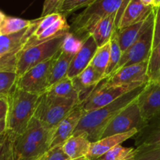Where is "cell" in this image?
I'll return each mask as SVG.
<instances>
[{
    "mask_svg": "<svg viewBox=\"0 0 160 160\" xmlns=\"http://www.w3.org/2000/svg\"><path fill=\"white\" fill-rule=\"evenodd\" d=\"M147 84L148 83L136 88L107 106L84 112L73 136L83 135L91 142L99 140L105 128L111 120L122 109L137 99Z\"/></svg>",
    "mask_w": 160,
    "mask_h": 160,
    "instance_id": "1",
    "label": "cell"
},
{
    "mask_svg": "<svg viewBox=\"0 0 160 160\" xmlns=\"http://www.w3.org/2000/svg\"><path fill=\"white\" fill-rule=\"evenodd\" d=\"M52 132L33 117L26 129L11 142L12 160H37L50 149Z\"/></svg>",
    "mask_w": 160,
    "mask_h": 160,
    "instance_id": "2",
    "label": "cell"
},
{
    "mask_svg": "<svg viewBox=\"0 0 160 160\" xmlns=\"http://www.w3.org/2000/svg\"><path fill=\"white\" fill-rule=\"evenodd\" d=\"M41 95L16 88L8 96L6 136L12 142L28 126L34 117Z\"/></svg>",
    "mask_w": 160,
    "mask_h": 160,
    "instance_id": "3",
    "label": "cell"
},
{
    "mask_svg": "<svg viewBox=\"0 0 160 160\" xmlns=\"http://www.w3.org/2000/svg\"><path fill=\"white\" fill-rule=\"evenodd\" d=\"M130 0H96L73 18L70 28L73 31L71 33L84 39L102 19L117 12L120 20Z\"/></svg>",
    "mask_w": 160,
    "mask_h": 160,
    "instance_id": "4",
    "label": "cell"
},
{
    "mask_svg": "<svg viewBox=\"0 0 160 160\" xmlns=\"http://www.w3.org/2000/svg\"><path fill=\"white\" fill-rule=\"evenodd\" d=\"M67 33L26 47L20 51L15 59V73L18 78L34 66L48 60L58 54L61 51Z\"/></svg>",
    "mask_w": 160,
    "mask_h": 160,
    "instance_id": "5",
    "label": "cell"
},
{
    "mask_svg": "<svg viewBox=\"0 0 160 160\" xmlns=\"http://www.w3.org/2000/svg\"><path fill=\"white\" fill-rule=\"evenodd\" d=\"M79 104L77 99L56 97L45 92L39 98L34 117L52 132Z\"/></svg>",
    "mask_w": 160,
    "mask_h": 160,
    "instance_id": "6",
    "label": "cell"
},
{
    "mask_svg": "<svg viewBox=\"0 0 160 160\" xmlns=\"http://www.w3.org/2000/svg\"><path fill=\"white\" fill-rule=\"evenodd\" d=\"M155 14H156V8H154L151 14L146 19L145 28L137 41L128 49L123 52L121 59L116 70L123 67L140 63L148 60L152 50Z\"/></svg>",
    "mask_w": 160,
    "mask_h": 160,
    "instance_id": "7",
    "label": "cell"
},
{
    "mask_svg": "<svg viewBox=\"0 0 160 160\" xmlns=\"http://www.w3.org/2000/svg\"><path fill=\"white\" fill-rule=\"evenodd\" d=\"M147 124L142 118L137 98L111 120L102 132L101 138L129 132L134 128L142 131Z\"/></svg>",
    "mask_w": 160,
    "mask_h": 160,
    "instance_id": "8",
    "label": "cell"
},
{
    "mask_svg": "<svg viewBox=\"0 0 160 160\" xmlns=\"http://www.w3.org/2000/svg\"><path fill=\"white\" fill-rule=\"evenodd\" d=\"M107 79V78H106ZM103 80L94 90L87 99L84 100L81 105L84 112L95 110L105 106L113 102L117 98H120L128 92L134 90L136 88L146 83H136L122 85H106V80Z\"/></svg>",
    "mask_w": 160,
    "mask_h": 160,
    "instance_id": "9",
    "label": "cell"
},
{
    "mask_svg": "<svg viewBox=\"0 0 160 160\" xmlns=\"http://www.w3.org/2000/svg\"><path fill=\"white\" fill-rule=\"evenodd\" d=\"M58 54L48 60L34 66L18 78L17 88L34 95H42L45 93L49 88L50 72L55 58Z\"/></svg>",
    "mask_w": 160,
    "mask_h": 160,
    "instance_id": "10",
    "label": "cell"
},
{
    "mask_svg": "<svg viewBox=\"0 0 160 160\" xmlns=\"http://www.w3.org/2000/svg\"><path fill=\"white\" fill-rule=\"evenodd\" d=\"M142 118L146 123L160 116V82L148 81L138 98Z\"/></svg>",
    "mask_w": 160,
    "mask_h": 160,
    "instance_id": "11",
    "label": "cell"
},
{
    "mask_svg": "<svg viewBox=\"0 0 160 160\" xmlns=\"http://www.w3.org/2000/svg\"><path fill=\"white\" fill-rule=\"evenodd\" d=\"M148 60L140 63L123 67L116 70L109 78L106 80V85H122L136 83H148Z\"/></svg>",
    "mask_w": 160,
    "mask_h": 160,
    "instance_id": "12",
    "label": "cell"
},
{
    "mask_svg": "<svg viewBox=\"0 0 160 160\" xmlns=\"http://www.w3.org/2000/svg\"><path fill=\"white\" fill-rule=\"evenodd\" d=\"M84 114L81 105H78L52 131L50 149L61 146L67 140L73 136V132Z\"/></svg>",
    "mask_w": 160,
    "mask_h": 160,
    "instance_id": "13",
    "label": "cell"
},
{
    "mask_svg": "<svg viewBox=\"0 0 160 160\" xmlns=\"http://www.w3.org/2000/svg\"><path fill=\"white\" fill-rule=\"evenodd\" d=\"M98 48L95 39L91 34L84 38L82 47L72 59L67 77L73 79L85 70L90 65Z\"/></svg>",
    "mask_w": 160,
    "mask_h": 160,
    "instance_id": "14",
    "label": "cell"
},
{
    "mask_svg": "<svg viewBox=\"0 0 160 160\" xmlns=\"http://www.w3.org/2000/svg\"><path fill=\"white\" fill-rule=\"evenodd\" d=\"M105 79L106 78L100 74L91 65L83 70L78 76L73 78V86L78 93L80 104L87 99L98 84Z\"/></svg>",
    "mask_w": 160,
    "mask_h": 160,
    "instance_id": "15",
    "label": "cell"
},
{
    "mask_svg": "<svg viewBox=\"0 0 160 160\" xmlns=\"http://www.w3.org/2000/svg\"><path fill=\"white\" fill-rule=\"evenodd\" d=\"M138 132V130L134 128L129 132L108 136L99 139L97 142H92L90 150L85 158L88 160L98 159L112 148L121 145V143L132 138Z\"/></svg>",
    "mask_w": 160,
    "mask_h": 160,
    "instance_id": "16",
    "label": "cell"
},
{
    "mask_svg": "<svg viewBox=\"0 0 160 160\" xmlns=\"http://www.w3.org/2000/svg\"><path fill=\"white\" fill-rule=\"evenodd\" d=\"M152 6H145L141 0H130L117 26V31L123 30L131 25L145 20L152 12Z\"/></svg>",
    "mask_w": 160,
    "mask_h": 160,
    "instance_id": "17",
    "label": "cell"
},
{
    "mask_svg": "<svg viewBox=\"0 0 160 160\" xmlns=\"http://www.w3.org/2000/svg\"><path fill=\"white\" fill-rule=\"evenodd\" d=\"M118 20L119 14L117 12L102 19L94 26L89 34L94 38L98 48L110 42L111 38L117 29Z\"/></svg>",
    "mask_w": 160,
    "mask_h": 160,
    "instance_id": "18",
    "label": "cell"
},
{
    "mask_svg": "<svg viewBox=\"0 0 160 160\" xmlns=\"http://www.w3.org/2000/svg\"><path fill=\"white\" fill-rule=\"evenodd\" d=\"M92 142L83 135L70 137L61 146L70 160L86 157L90 150Z\"/></svg>",
    "mask_w": 160,
    "mask_h": 160,
    "instance_id": "19",
    "label": "cell"
},
{
    "mask_svg": "<svg viewBox=\"0 0 160 160\" xmlns=\"http://www.w3.org/2000/svg\"><path fill=\"white\" fill-rule=\"evenodd\" d=\"M70 26L67 23L66 17L64 15H62L59 20H56L54 23H52L45 31H44L42 34L36 36V37L31 36L28 39V42L26 43L24 48L31 46L32 45H35V44L41 43V42H43L45 41L49 40V39L57 37L60 34L70 32Z\"/></svg>",
    "mask_w": 160,
    "mask_h": 160,
    "instance_id": "20",
    "label": "cell"
},
{
    "mask_svg": "<svg viewBox=\"0 0 160 160\" xmlns=\"http://www.w3.org/2000/svg\"><path fill=\"white\" fill-rule=\"evenodd\" d=\"M73 55L60 51L55 58L49 77V88L67 76L68 70L73 58Z\"/></svg>",
    "mask_w": 160,
    "mask_h": 160,
    "instance_id": "21",
    "label": "cell"
},
{
    "mask_svg": "<svg viewBox=\"0 0 160 160\" xmlns=\"http://www.w3.org/2000/svg\"><path fill=\"white\" fill-rule=\"evenodd\" d=\"M146 19L137 23L131 25L124 29L120 30L119 31H117V34H118L119 44H120L122 52H124L137 41L145 28Z\"/></svg>",
    "mask_w": 160,
    "mask_h": 160,
    "instance_id": "22",
    "label": "cell"
},
{
    "mask_svg": "<svg viewBox=\"0 0 160 160\" xmlns=\"http://www.w3.org/2000/svg\"><path fill=\"white\" fill-rule=\"evenodd\" d=\"M142 131L138 146L147 145L160 148V116L151 120Z\"/></svg>",
    "mask_w": 160,
    "mask_h": 160,
    "instance_id": "23",
    "label": "cell"
},
{
    "mask_svg": "<svg viewBox=\"0 0 160 160\" xmlns=\"http://www.w3.org/2000/svg\"><path fill=\"white\" fill-rule=\"evenodd\" d=\"M46 92L53 96L73 98L79 101V96H78V92L73 86V80L67 76L52 85Z\"/></svg>",
    "mask_w": 160,
    "mask_h": 160,
    "instance_id": "24",
    "label": "cell"
},
{
    "mask_svg": "<svg viewBox=\"0 0 160 160\" xmlns=\"http://www.w3.org/2000/svg\"><path fill=\"white\" fill-rule=\"evenodd\" d=\"M109 55H110V42L106 43L103 46L98 48L90 63V65L95 70H96L105 78H106V71L109 62Z\"/></svg>",
    "mask_w": 160,
    "mask_h": 160,
    "instance_id": "25",
    "label": "cell"
},
{
    "mask_svg": "<svg viewBox=\"0 0 160 160\" xmlns=\"http://www.w3.org/2000/svg\"><path fill=\"white\" fill-rule=\"evenodd\" d=\"M122 50L120 48L118 41V34L116 30L110 39V55H109V62L107 70L106 71V77L109 78L117 69L119 62L122 57Z\"/></svg>",
    "mask_w": 160,
    "mask_h": 160,
    "instance_id": "26",
    "label": "cell"
},
{
    "mask_svg": "<svg viewBox=\"0 0 160 160\" xmlns=\"http://www.w3.org/2000/svg\"><path fill=\"white\" fill-rule=\"evenodd\" d=\"M33 20H24V19L6 16L2 23L0 26V33H1V35H4V34L19 32V31L26 29L27 28L31 26Z\"/></svg>",
    "mask_w": 160,
    "mask_h": 160,
    "instance_id": "27",
    "label": "cell"
},
{
    "mask_svg": "<svg viewBox=\"0 0 160 160\" xmlns=\"http://www.w3.org/2000/svg\"><path fill=\"white\" fill-rule=\"evenodd\" d=\"M138 148L123 147L121 145L114 147L100 157L99 160H134L137 156Z\"/></svg>",
    "mask_w": 160,
    "mask_h": 160,
    "instance_id": "28",
    "label": "cell"
},
{
    "mask_svg": "<svg viewBox=\"0 0 160 160\" xmlns=\"http://www.w3.org/2000/svg\"><path fill=\"white\" fill-rule=\"evenodd\" d=\"M17 80L15 72L0 71V97L8 98L17 87Z\"/></svg>",
    "mask_w": 160,
    "mask_h": 160,
    "instance_id": "29",
    "label": "cell"
},
{
    "mask_svg": "<svg viewBox=\"0 0 160 160\" xmlns=\"http://www.w3.org/2000/svg\"><path fill=\"white\" fill-rule=\"evenodd\" d=\"M148 74L149 81H156L160 74V42L152 48L148 59Z\"/></svg>",
    "mask_w": 160,
    "mask_h": 160,
    "instance_id": "30",
    "label": "cell"
},
{
    "mask_svg": "<svg viewBox=\"0 0 160 160\" xmlns=\"http://www.w3.org/2000/svg\"><path fill=\"white\" fill-rule=\"evenodd\" d=\"M83 42H84V39L80 38L73 33H67L62 43L61 51L67 54L75 56L82 47Z\"/></svg>",
    "mask_w": 160,
    "mask_h": 160,
    "instance_id": "31",
    "label": "cell"
},
{
    "mask_svg": "<svg viewBox=\"0 0 160 160\" xmlns=\"http://www.w3.org/2000/svg\"><path fill=\"white\" fill-rule=\"evenodd\" d=\"M95 1L96 0H65L59 9V12L66 17L81 8H87Z\"/></svg>",
    "mask_w": 160,
    "mask_h": 160,
    "instance_id": "32",
    "label": "cell"
},
{
    "mask_svg": "<svg viewBox=\"0 0 160 160\" xmlns=\"http://www.w3.org/2000/svg\"><path fill=\"white\" fill-rule=\"evenodd\" d=\"M134 160H160V148L156 146L139 145Z\"/></svg>",
    "mask_w": 160,
    "mask_h": 160,
    "instance_id": "33",
    "label": "cell"
},
{
    "mask_svg": "<svg viewBox=\"0 0 160 160\" xmlns=\"http://www.w3.org/2000/svg\"><path fill=\"white\" fill-rule=\"evenodd\" d=\"M62 15V14L59 13V12H54V13L49 14V15L42 17V20L39 22L38 25L37 26L35 31H34V33H33L31 36L32 37H36V36L42 34L44 31H45L47 28H49L56 20H59Z\"/></svg>",
    "mask_w": 160,
    "mask_h": 160,
    "instance_id": "34",
    "label": "cell"
},
{
    "mask_svg": "<svg viewBox=\"0 0 160 160\" xmlns=\"http://www.w3.org/2000/svg\"><path fill=\"white\" fill-rule=\"evenodd\" d=\"M64 1L65 0H45L41 17H44L54 12H59Z\"/></svg>",
    "mask_w": 160,
    "mask_h": 160,
    "instance_id": "35",
    "label": "cell"
},
{
    "mask_svg": "<svg viewBox=\"0 0 160 160\" xmlns=\"http://www.w3.org/2000/svg\"><path fill=\"white\" fill-rule=\"evenodd\" d=\"M45 160H70V159L65 154L62 146H57L48 150Z\"/></svg>",
    "mask_w": 160,
    "mask_h": 160,
    "instance_id": "36",
    "label": "cell"
},
{
    "mask_svg": "<svg viewBox=\"0 0 160 160\" xmlns=\"http://www.w3.org/2000/svg\"><path fill=\"white\" fill-rule=\"evenodd\" d=\"M160 42V6L156 8L154 23V37H153L152 48Z\"/></svg>",
    "mask_w": 160,
    "mask_h": 160,
    "instance_id": "37",
    "label": "cell"
},
{
    "mask_svg": "<svg viewBox=\"0 0 160 160\" xmlns=\"http://www.w3.org/2000/svg\"><path fill=\"white\" fill-rule=\"evenodd\" d=\"M8 98L0 97V121L6 120L8 112Z\"/></svg>",
    "mask_w": 160,
    "mask_h": 160,
    "instance_id": "38",
    "label": "cell"
},
{
    "mask_svg": "<svg viewBox=\"0 0 160 160\" xmlns=\"http://www.w3.org/2000/svg\"><path fill=\"white\" fill-rule=\"evenodd\" d=\"M6 136L4 138L0 139V160L2 158L3 154H4L5 148H6Z\"/></svg>",
    "mask_w": 160,
    "mask_h": 160,
    "instance_id": "39",
    "label": "cell"
},
{
    "mask_svg": "<svg viewBox=\"0 0 160 160\" xmlns=\"http://www.w3.org/2000/svg\"><path fill=\"white\" fill-rule=\"evenodd\" d=\"M141 1H142V2L143 3L144 5H145V6H153V3H154L155 0H141Z\"/></svg>",
    "mask_w": 160,
    "mask_h": 160,
    "instance_id": "40",
    "label": "cell"
},
{
    "mask_svg": "<svg viewBox=\"0 0 160 160\" xmlns=\"http://www.w3.org/2000/svg\"><path fill=\"white\" fill-rule=\"evenodd\" d=\"M6 17V16L5 15V14L3 13L2 12H1V11H0V26H1V24L2 23L3 20H5Z\"/></svg>",
    "mask_w": 160,
    "mask_h": 160,
    "instance_id": "41",
    "label": "cell"
},
{
    "mask_svg": "<svg viewBox=\"0 0 160 160\" xmlns=\"http://www.w3.org/2000/svg\"><path fill=\"white\" fill-rule=\"evenodd\" d=\"M160 6V0H155L154 3H153V7L157 8Z\"/></svg>",
    "mask_w": 160,
    "mask_h": 160,
    "instance_id": "42",
    "label": "cell"
},
{
    "mask_svg": "<svg viewBox=\"0 0 160 160\" xmlns=\"http://www.w3.org/2000/svg\"><path fill=\"white\" fill-rule=\"evenodd\" d=\"M45 156H46V153H45V154L44 155V156H42V157H40V158H39V159H38L37 160H45Z\"/></svg>",
    "mask_w": 160,
    "mask_h": 160,
    "instance_id": "43",
    "label": "cell"
},
{
    "mask_svg": "<svg viewBox=\"0 0 160 160\" xmlns=\"http://www.w3.org/2000/svg\"><path fill=\"white\" fill-rule=\"evenodd\" d=\"M5 137H6V134H1V133H0V139L4 138Z\"/></svg>",
    "mask_w": 160,
    "mask_h": 160,
    "instance_id": "44",
    "label": "cell"
},
{
    "mask_svg": "<svg viewBox=\"0 0 160 160\" xmlns=\"http://www.w3.org/2000/svg\"><path fill=\"white\" fill-rule=\"evenodd\" d=\"M73 160H88V159H86L85 157H84V158H81V159H73Z\"/></svg>",
    "mask_w": 160,
    "mask_h": 160,
    "instance_id": "45",
    "label": "cell"
},
{
    "mask_svg": "<svg viewBox=\"0 0 160 160\" xmlns=\"http://www.w3.org/2000/svg\"><path fill=\"white\" fill-rule=\"evenodd\" d=\"M156 81H159V82H160V74H159V78H158V80Z\"/></svg>",
    "mask_w": 160,
    "mask_h": 160,
    "instance_id": "46",
    "label": "cell"
},
{
    "mask_svg": "<svg viewBox=\"0 0 160 160\" xmlns=\"http://www.w3.org/2000/svg\"><path fill=\"white\" fill-rule=\"evenodd\" d=\"M2 57V56H1V55H0V58H1Z\"/></svg>",
    "mask_w": 160,
    "mask_h": 160,
    "instance_id": "47",
    "label": "cell"
},
{
    "mask_svg": "<svg viewBox=\"0 0 160 160\" xmlns=\"http://www.w3.org/2000/svg\"><path fill=\"white\" fill-rule=\"evenodd\" d=\"M95 160H99V159H95Z\"/></svg>",
    "mask_w": 160,
    "mask_h": 160,
    "instance_id": "48",
    "label": "cell"
},
{
    "mask_svg": "<svg viewBox=\"0 0 160 160\" xmlns=\"http://www.w3.org/2000/svg\"><path fill=\"white\" fill-rule=\"evenodd\" d=\"M0 35H1V33H0Z\"/></svg>",
    "mask_w": 160,
    "mask_h": 160,
    "instance_id": "49",
    "label": "cell"
}]
</instances>
